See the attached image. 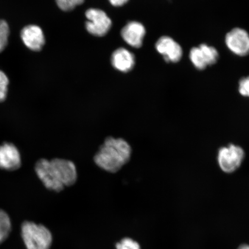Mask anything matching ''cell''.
Wrapping results in <instances>:
<instances>
[{"label": "cell", "mask_w": 249, "mask_h": 249, "mask_svg": "<svg viewBox=\"0 0 249 249\" xmlns=\"http://www.w3.org/2000/svg\"><path fill=\"white\" fill-rule=\"evenodd\" d=\"M145 34L144 26L136 21L127 23L121 30V36L124 41L136 48H140L142 46Z\"/></svg>", "instance_id": "8fae6325"}, {"label": "cell", "mask_w": 249, "mask_h": 249, "mask_svg": "<svg viewBox=\"0 0 249 249\" xmlns=\"http://www.w3.org/2000/svg\"><path fill=\"white\" fill-rule=\"evenodd\" d=\"M116 249H141L139 243L130 238H124L116 245Z\"/></svg>", "instance_id": "e0dca14e"}, {"label": "cell", "mask_w": 249, "mask_h": 249, "mask_svg": "<svg viewBox=\"0 0 249 249\" xmlns=\"http://www.w3.org/2000/svg\"><path fill=\"white\" fill-rule=\"evenodd\" d=\"M20 37L24 45L32 51H40L45 45L44 34L42 29L36 25H29L23 28Z\"/></svg>", "instance_id": "9c48e42d"}, {"label": "cell", "mask_w": 249, "mask_h": 249, "mask_svg": "<svg viewBox=\"0 0 249 249\" xmlns=\"http://www.w3.org/2000/svg\"><path fill=\"white\" fill-rule=\"evenodd\" d=\"M88 19L86 27L88 32L96 36H103L110 30L111 21L104 11L98 9H89L86 12Z\"/></svg>", "instance_id": "5b68a950"}, {"label": "cell", "mask_w": 249, "mask_h": 249, "mask_svg": "<svg viewBox=\"0 0 249 249\" xmlns=\"http://www.w3.org/2000/svg\"><path fill=\"white\" fill-rule=\"evenodd\" d=\"M111 64L118 71L127 72L132 70L135 65V56L126 49L120 48L111 55Z\"/></svg>", "instance_id": "7c38bea8"}, {"label": "cell", "mask_w": 249, "mask_h": 249, "mask_svg": "<svg viewBox=\"0 0 249 249\" xmlns=\"http://www.w3.org/2000/svg\"><path fill=\"white\" fill-rule=\"evenodd\" d=\"M226 43L233 53L240 56L249 54V36L247 31L234 29L227 34Z\"/></svg>", "instance_id": "52a82bcc"}, {"label": "cell", "mask_w": 249, "mask_h": 249, "mask_svg": "<svg viewBox=\"0 0 249 249\" xmlns=\"http://www.w3.org/2000/svg\"><path fill=\"white\" fill-rule=\"evenodd\" d=\"M129 0H109L111 5L114 7H121V6L125 4Z\"/></svg>", "instance_id": "d6986e66"}, {"label": "cell", "mask_w": 249, "mask_h": 249, "mask_svg": "<svg viewBox=\"0 0 249 249\" xmlns=\"http://www.w3.org/2000/svg\"><path fill=\"white\" fill-rule=\"evenodd\" d=\"M239 85V92L241 95L249 97V77L241 79Z\"/></svg>", "instance_id": "ac0fdd59"}, {"label": "cell", "mask_w": 249, "mask_h": 249, "mask_svg": "<svg viewBox=\"0 0 249 249\" xmlns=\"http://www.w3.org/2000/svg\"><path fill=\"white\" fill-rule=\"evenodd\" d=\"M132 154V147L125 140L109 136L99 147L93 161L101 169L116 173L129 163Z\"/></svg>", "instance_id": "7a4b0ae2"}, {"label": "cell", "mask_w": 249, "mask_h": 249, "mask_svg": "<svg viewBox=\"0 0 249 249\" xmlns=\"http://www.w3.org/2000/svg\"><path fill=\"white\" fill-rule=\"evenodd\" d=\"M21 235L27 249H50L53 237L50 230L42 225L26 221L21 227Z\"/></svg>", "instance_id": "3957f363"}, {"label": "cell", "mask_w": 249, "mask_h": 249, "mask_svg": "<svg viewBox=\"0 0 249 249\" xmlns=\"http://www.w3.org/2000/svg\"><path fill=\"white\" fill-rule=\"evenodd\" d=\"M218 57V52L213 47L205 44L193 48L189 54L193 64L200 70H204L208 65L215 64Z\"/></svg>", "instance_id": "8992f818"}, {"label": "cell", "mask_w": 249, "mask_h": 249, "mask_svg": "<svg viewBox=\"0 0 249 249\" xmlns=\"http://www.w3.org/2000/svg\"><path fill=\"white\" fill-rule=\"evenodd\" d=\"M35 171L45 188L54 192H61L73 186L77 180L75 164L65 159H40L36 161Z\"/></svg>", "instance_id": "6da1fadb"}, {"label": "cell", "mask_w": 249, "mask_h": 249, "mask_svg": "<svg viewBox=\"0 0 249 249\" xmlns=\"http://www.w3.org/2000/svg\"><path fill=\"white\" fill-rule=\"evenodd\" d=\"M10 30L8 23L4 20L0 19V53H1L8 43Z\"/></svg>", "instance_id": "5bb4252c"}, {"label": "cell", "mask_w": 249, "mask_h": 249, "mask_svg": "<svg viewBox=\"0 0 249 249\" xmlns=\"http://www.w3.org/2000/svg\"><path fill=\"white\" fill-rule=\"evenodd\" d=\"M21 160L19 151L10 142L0 145V169L14 171L21 166Z\"/></svg>", "instance_id": "ba28073f"}, {"label": "cell", "mask_w": 249, "mask_h": 249, "mask_svg": "<svg viewBox=\"0 0 249 249\" xmlns=\"http://www.w3.org/2000/svg\"><path fill=\"white\" fill-rule=\"evenodd\" d=\"M156 49L163 56L166 62H178L182 56L181 47L169 36H163L158 40Z\"/></svg>", "instance_id": "30bf717a"}, {"label": "cell", "mask_w": 249, "mask_h": 249, "mask_svg": "<svg viewBox=\"0 0 249 249\" xmlns=\"http://www.w3.org/2000/svg\"><path fill=\"white\" fill-rule=\"evenodd\" d=\"M238 249H249V245L247 244H243L241 246H239Z\"/></svg>", "instance_id": "ffe728a7"}, {"label": "cell", "mask_w": 249, "mask_h": 249, "mask_svg": "<svg viewBox=\"0 0 249 249\" xmlns=\"http://www.w3.org/2000/svg\"><path fill=\"white\" fill-rule=\"evenodd\" d=\"M9 83L7 74L0 70V102L4 101L7 98Z\"/></svg>", "instance_id": "9a60e30c"}, {"label": "cell", "mask_w": 249, "mask_h": 249, "mask_svg": "<svg viewBox=\"0 0 249 249\" xmlns=\"http://www.w3.org/2000/svg\"><path fill=\"white\" fill-rule=\"evenodd\" d=\"M11 228L10 217L5 211L0 209V245L7 239Z\"/></svg>", "instance_id": "4fadbf2b"}, {"label": "cell", "mask_w": 249, "mask_h": 249, "mask_svg": "<svg viewBox=\"0 0 249 249\" xmlns=\"http://www.w3.org/2000/svg\"><path fill=\"white\" fill-rule=\"evenodd\" d=\"M245 153L240 146L230 144L219 149L217 154V162L224 173H234L241 167Z\"/></svg>", "instance_id": "277c9868"}, {"label": "cell", "mask_w": 249, "mask_h": 249, "mask_svg": "<svg viewBox=\"0 0 249 249\" xmlns=\"http://www.w3.org/2000/svg\"><path fill=\"white\" fill-rule=\"evenodd\" d=\"M85 0H56L58 7L64 11L72 10L77 6L81 5Z\"/></svg>", "instance_id": "2e32d148"}]
</instances>
